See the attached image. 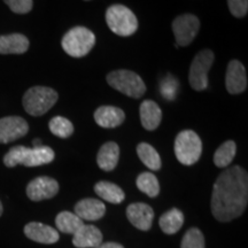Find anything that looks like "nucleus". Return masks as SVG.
<instances>
[{
    "label": "nucleus",
    "instance_id": "nucleus-1",
    "mask_svg": "<svg viewBox=\"0 0 248 248\" xmlns=\"http://www.w3.org/2000/svg\"><path fill=\"white\" fill-rule=\"evenodd\" d=\"M248 203V175L239 166L225 169L214 183L212 213L217 221L230 222L246 209Z\"/></svg>",
    "mask_w": 248,
    "mask_h": 248
},
{
    "label": "nucleus",
    "instance_id": "nucleus-2",
    "mask_svg": "<svg viewBox=\"0 0 248 248\" xmlns=\"http://www.w3.org/2000/svg\"><path fill=\"white\" fill-rule=\"evenodd\" d=\"M54 151L48 146L28 148L26 146H14L4 156V163L8 168L22 164L24 167H39L51 163L54 160Z\"/></svg>",
    "mask_w": 248,
    "mask_h": 248
},
{
    "label": "nucleus",
    "instance_id": "nucleus-3",
    "mask_svg": "<svg viewBox=\"0 0 248 248\" xmlns=\"http://www.w3.org/2000/svg\"><path fill=\"white\" fill-rule=\"evenodd\" d=\"M59 94L55 90L47 86H33L24 93L22 104L24 109L31 116H42L57 104Z\"/></svg>",
    "mask_w": 248,
    "mask_h": 248
},
{
    "label": "nucleus",
    "instance_id": "nucleus-4",
    "mask_svg": "<svg viewBox=\"0 0 248 248\" xmlns=\"http://www.w3.org/2000/svg\"><path fill=\"white\" fill-rule=\"evenodd\" d=\"M94 44V33L85 27H75L70 29L61 42L63 51L73 58H83L88 55Z\"/></svg>",
    "mask_w": 248,
    "mask_h": 248
},
{
    "label": "nucleus",
    "instance_id": "nucleus-5",
    "mask_svg": "<svg viewBox=\"0 0 248 248\" xmlns=\"http://www.w3.org/2000/svg\"><path fill=\"white\" fill-rule=\"evenodd\" d=\"M106 22L114 33L121 37L133 35L138 29V20L131 9L124 5H111L106 11Z\"/></svg>",
    "mask_w": 248,
    "mask_h": 248
},
{
    "label": "nucleus",
    "instance_id": "nucleus-6",
    "mask_svg": "<svg viewBox=\"0 0 248 248\" xmlns=\"http://www.w3.org/2000/svg\"><path fill=\"white\" fill-rule=\"evenodd\" d=\"M107 82L111 88L130 98H141L146 92V85L138 74L131 70H114L107 75Z\"/></svg>",
    "mask_w": 248,
    "mask_h": 248
},
{
    "label": "nucleus",
    "instance_id": "nucleus-7",
    "mask_svg": "<svg viewBox=\"0 0 248 248\" xmlns=\"http://www.w3.org/2000/svg\"><path fill=\"white\" fill-rule=\"evenodd\" d=\"M202 153V142L199 136L192 130H184L177 135L175 140V155L184 166L198 162Z\"/></svg>",
    "mask_w": 248,
    "mask_h": 248
},
{
    "label": "nucleus",
    "instance_id": "nucleus-8",
    "mask_svg": "<svg viewBox=\"0 0 248 248\" xmlns=\"http://www.w3.org/2000/svg\"><path fill=\"white\" fill-rule=\"evenodd\" d=\"M215 60V54L212 49H202L195 55L190 67L188 80L195 91H203L208 88V74Z\"/></svg>",
    "mask_w": 248,
    "mask_h": 248
},
{
    "label": "nucleus",
    "instance_id": "nucleus-9",
    "mask_svg": "<svg viewBox=\"0 0 248 248\" xmlns=\"http://www.w3.org/2000/svg\"><path fill=\"white\" fill-rule=\"evenodd\" d=\"M172 31L177 46H188L193 42L200 29V21L193 14L179 15L173 20Z\"/></svg>",
    "mask_w": 248,
    "mask_h": 248
},
{
    "label": "nucleus",
    "instance_id": "nucleus-10",
    "mask_svg": "<svg viewBox=\"0 0 248 248\" xmlns=\"http://www.w3.org/2000/svg\"><path fill=\"white\" fill-rule=\"evenodd\" d=\"M29 131V124L20 116L0 119V144H8L24 137Z\"/></svg>",
    "mask_w": 248,
    "mask_h": 248
},
{
    "label": "nucleus",
    "instance_id": "nucleus-11",
    "mask_svg": "<svg viewBox=\"0 0 248 248\" xmlns=\"http://www.w3.org/2000/svg\"><path fill=\"white\" fill-rule=\"evenodd\" d=\"M59 192V184L54 178L42 176L32 179L27 186V195L32 201L51 199Z\"/></svg>",
    "mask_w": 248,
    "mask_h": 248
},
{
    "label": "nucleus",
    "instance_id": "nucleus-12",
    "mask_svg": "<svg viewBox=\"0 0 248 248\" xmlns=\"http://www.w3.org/2000/svg\"><path fill=\"white\" fill-rule=\"evenodd\" d=\"M225 86L231 94H239L247 89V74L244 64L238 60H231L225 75Z\"/></svg>",
    "mask_w": 248,
    "mask_h": 248
},
{
    "label": "nucleus",
    "instance_id": "nucleus-13",
    "mask_svg": "<svg viewBox=\"0 0 248 248\" xmlns=\"http://www.w3.org/2000/svg\"><path fill=\"white\" fill-rule=\"evenodd\" d=\"M129 222L141 231H148L154 219V212L151 206L144 202L131 203L126 208Z\"/></svg>",
    "mask_w": 248,
    "mask_h": 248
},
{
    "label": "nucleus",
    "instance_id": "nucleus-14",
    "mask_svg": "<svg viewBox=\"0 0 248 248\" xmlns=\"http://www.w3.org/2000/svg\"><path fill=\"white\" fill-rule=\"evenodd\" d=\"M106 213V206L98 199H83L75 206V213L82 221H98L104 217Z\"/></svg>",
    "mask_w": 248,
    "mask_h": 248
},
{
    "label": "nucleus",
    "instance_id": "nucleus-15",
    "mask_svg": "<svg viewBox=\"0 0 248 248\" xmlns=\"http://www.w3.org/2000/svg\"><path fill=\"white\" fill-rule=\"evenodd\" d=\"M24 233L30 240L39 244H54L59 240V232L52 226L38 222H31L24 228Z\"/></svg>",
    "mask_w": 248,
    "mask_h": 248
},
{
    "label": "nucleus",
    "instance_id": "nucleus-16",
    "mask_svg": "<svg viewBox=\"0 0 248 248\" xmlns=\"http://www.w3.org/2000/svg\"><path fill=\"white\" fill-rule=\"evenodd\" d=\"M124 111L115 106H101L94 111L95 123L105 129L117 128L124 122Z\"/></svg>",
    "mask_w": 248,
    "mask_h": 248
},
{
    "label": "nucleus",
    "instance_id": "nucleus-17",
    "mask_svg": "<svg viewBox=\"0 0 248 248\" xmlns=\"http://www.w3.org/2000/svg\"><path fill=\"white\" fill-rule=\"evenodd\" d=\"M73 244L77 248H95L102 243V233L97 226L83 225L73 234Z\"/></svg>",
    "mask_w": 248,
    "mask_h": 248
},
{
    "label": "nucleus",
    "instance_id": "nucleus-18",
    "mask_svg": "<svg viewBox=\"0 0 248 248\" xmlns=\"http://www.w3.org/2000/svg\"><path fill=\"white\" fill-rule=\"evenodd\" d=\"M139 114H140L141 125L148 131L156 129L162 121V110L153 100L142 101L139 107Z\"/></svg>",
    "mask_w": 248,
    "mask_h": 248
},
{
    "label": "nucleus",
    "instance_id": "nucleus-19",
    "mask_svg": "<svg viewBox=\"0 0 248 248\" xmlns=\"http://www.w3.org/2000/svg\"><path fill=\"white\" fill-rule=\"evenodd\" d=\"M29 39L22 33L0 36V54H23L29 49Z\"/></svg>",
    "mask_w": 248,
    "mask_h": 248
},
{
    "label": "nucleus",
    "instance_id": "nucleus-20",
    "mask_svg": "<svg viewBox=\"0 0 248 248\" xmlns=\"http://www.w3.org/2000/svg\"><path fill=\"white\" fill-rule=\"evenodd\" d=\"M120 157V147L116 142L109 141L100 147L97 155L99 168L105 171H111L116 168Z\"/></svg>",
    "mask_w": 248,
    "mask_h": 248
},
{
    "label": "nucleus",
    "instance_id": "nucleus-21",
    "mask_svg": "<svg viewBox=\"0 0 248 248\" xmlns=\"http://www.w3.org/2000/svg\"><path fill=\"white\" fill-rule=\"evenodd\" d=\"M184 224V215L181 210L172 208L160 217L159 225L166 234H173L181 230Z\"/></svg>",
    "mask_w": 248,
    "mask_h": 248
},
{
    "label": "nucleus",
    "instance_id": "nucleus-22",
    "mask_svg": "<svg viewBox=\"0 0 248 248\" xmlns=\"http://www.w3.org/2000/svg\"><path fill=\"white\" fill-rule=\"evenodd\" d=\"M94 191L101 199L108 201L110 203H121L125 198V194L120 186L110 182L102 181L94 185Z\"/></svg>",
    "mask_w": 248,
    "mask_h": 248
},
{
    "label": "nucleus",
    "instance_id": "nucleus-23",
    "mask_svg": "<svg viewBox=\"0 0 248 248\" xmlns=\"http://www.w3.org/2000/svg\"><path fill=\"white\" fill-rule=\"evenodd\" d=\"M55 224L62 233L75 234L80 226L84 225V221L74 213L61 212L55 218Z\"/></svg>",
    "mask_w": 248,
    "mask_h": 248
},
{
    "label": "nucleus",
    "instance_id": "nucleus-24",
    "mask_svg": "<svg viewBox=\"0 0 248 248\" xmlns=\"http://www.w3.org/2000/svg\"><path fill=\"white\" fill-rule=\"evenodd\" d=\"M137 154L139 159L148 169L153 170V171H157L161 169V157L157 151L152 146V145L147 144V142H140L137 146Z\"/></svg>",
    "mask_w": 248,
    "mask_h": 248
},
{
    "label": "nucleus",
    "instance_id": "nucleus-25",
    "mask_svg": "<svg viewBox=\"0 0 248 248\" xmlns=\"http://www.w3.org/2000/svg\"><path fill=\"white\" fill-rule=\"evenodd\" d=\"M237 152V145L233 140H228L217 148L214 154V163L218 168H226L229 164H231Z\"/></svg>",
    "mask_w": 248,
    "mask_h": 248
},
{
    "label": "nucleus",
    "instance_id": "nucleus-26",
    "mask_svg": "<svg viewBox=\"0 0 248 248\" xmlns=\"http://www.w3.org/2000/svg\"><path fill=\"white\" fill-rule=\"evenodd\" d=\"M137 187L150 198L157 197L160 193V184L156 176L152 172H142L136 181Z\"/></svg>",
    "mask_w": 248,
    "mask_h": 248
},
{
    "label": "nucleus",
    "instance_id": "nucleus-27",
    "mask_svg": "<svg viewBox=\"0 0 248 248\" xmlns=\"http://www.w3.org/2000/svg\"><path fill=\"white\" fill-rule=\"evenodd\" d=\"M49 131L59 138H69L74 133V125L69 120L62 116H55L48 123Z\"/></svg>",
    "mask_w": 248,
    "mask_h": 248
},
{
    "label": "nucleus",
    "instance_id": "nucleus-28",
    "mask_svg": "<svg viewBox=\"0 0 248 248\" xmlns=\"http://www.w3.org/2000/svg\"><path fill=\"white\" fill-rule=\"evenodd\" d=\"M181 248H204V237L199 229L192 228L183 237Z\"/></svg>",
    "mask_w": 248,
    "mask_h": 248
},
{
    "label": "nucleus",
    "instance_id": "nucleus-29",
    "mask_svg": "<svg viewBox=\"0 0 248 248\" xmlns=\"http://www.w3.org/2000/svg\"><path fill=\"white\" fill-rule=\"evenodd\" d=\"M5 4L15 14H27L32 9V0H4Z\"/></svg>",
    "mask_w": 248,
    "mask_h": 248
},
{
    "label": "nucleus",
    "instance_id": "nucleus-30",
    "mask_svg": "<svg viewBox=\"0 0 248 248\" xmlns=\"http://www.w3.org/2000/svg\"><path fill=\"white\" fill-rule=\"evenodd\" d=\"M228 6L234 17L241 18L247 15L248 0H228Z\"/></svg>",
    "mask_w": 248,
    "mask_h": 248
},
{
    "label": "nucleus",
    "instance_id": "nucleus-31",
    "mask_svg": "<svg viewBox=\"0 0 248 248\" xmlns=\"http://www.w3.org/2000/svg\"><path fill=\"white\" fill-rule=\"evenodd\" d=\"M95 248H124V247L121 244L111 243V241H109V243H101L98 247Z\"/></svg>",
    "mask_w": 248,
    "mask_h": 248
},
{
    "label": "nucleus",
    "instance_id": "nucleus-32",
    "mask_svg": "<svg viewBox=\"0 0 248 248\" xmlns=\"http://www.w3.org/2000/svg\"><path fill=\"white\" fill-rule=\"evenodd\" d=\"M40 146H43L42 141H40L39 139H35V140H33V147H40Z\"/></svg>",
    "mask_w": 248,
    "mask_h": 248
},
{
    "label": "nucleus",
    "instance_id": "nucleus-33",
    "mask_svg": "<svg viewBox=\"0 0 248 248\" xmlns=\"http://www.w3.org/2000/svg\"><path fill=\"white\" fill-rule=\"evenodd\" d=\"M2 212H4V208H2V203L1 201H0V216L2 215Z\"/></svg>",
    "mask_w": 248,
    "mask_h": 248
},
{
    "label": "nucleus",
    "instance_id": "nucleus-34",
    "mask_svg": "<svg viewBox=\"0 0 248 248\" xmlns=\"http://www.w3.org/2000/svg\"><path fill=\"white\" fill-rule=\"evenodd\" d=\"M85 1H89V0H85Z\"/></svg>",
    "mask_w": 248,
    "mask_h": 248
}]
</instances>
